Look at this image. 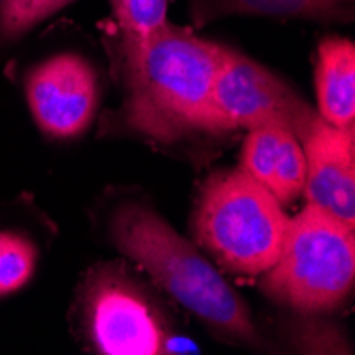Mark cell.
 I'll return each mask as SVG.
<instances>
[{
	"label": "cell",
	"instance_id": "7",
	"mask_svg": "<svg viewBox=\"0 0 355 355\" xmlns=\"http://www.w3.org/2000/svg\"><path fill=\"white\" fill-rule=\"evenodd\" d=\"M26 101L41 132L75 139L92 125L101 87L92 62L79 53H55L26 75Z\"/></svg>",
	"mask_w": 355,
	"mask_h": 355
},
{
	"label": "cell",
	"instance_id": "3",
	"mask_svg": "<svg viewBox=\"0 0 355 355\" xmlns=\"http://www.w3.org/2000/svg\"><path fill=\"white\" fill-rule=\"evenodd\" d=\"M289 217L272 193L243 168L213 173L193 207L196 243L228 272L264 275L281 253Z\"/></svg>",
	"mask_w": 355,
	"mask_h": 355
},
{
	"label": "cell",
	"instance_id": "12",
	"mask_svg": "<svg viewBox=\"0 0 355 355\" xmlns=\"http://www.w3.org/2000/svg\"><path fill=\"white\" fill-rule=\"evenodd\" d=\"M39 249L26 234L0 230V298L19 292L37 272Z\"/></svg>",
	"mask_w": 355,
	"mask_h": 355
},
{
	"label": "cell",
	"instance_id": "6",
	"mask_svg": "<svg viewBox=\"0 0 355 355\" xmlns=\"http://www.w3.org/2000/svg\"><path fill=\"white\" fill-rule=\"evenodd\" d=\"M317 119L319 113L285 79L245 53L225 47L200 132L225 135L281 125L302 139Z\"/></svg>",
	"mask_w": 355,
	"mask_h": 355
},
{
	"label": "cell",
	"instance_id": "8",
	"mask_svg": "<svg viewBox=\"0 0 355 355\" xmlns=\"http://www.w3.org/2000/svg\"><path fill=\"white\" fill-rule=\"evenodd\" d=\"M306 159L302 193L306 205L355 228V135L317 119L300 139Z\"/></svg>",
	"mask_w": 355,
	"mask_h": 355
},
{
	"label": "cell",
	"instance_id": "5",
	"mask_svg": "<svg viewBox=\"0 0 355 355\" xmlns=\"http://www.w3.org/2000/svg\"><path fill=\"white\" fill-rule=\"evenodd\" d=\"M87 345L105 355L198 353L191 340L175 334L153 296L123 268L103 264L85 279L79 296Z\"/></svg>",
	"mask_w": 355,
	"mask_h": 355
},
{
	"label": "cell",
	"instance_id": "2",
	"mask_svg": "<svg viewBox=\"0 0 355 355\" xmlns=\"http://www.w3.org/2000/svg\"><path fill=\"white\" fill-rule=\"evenodd\" d=\"M109 236L123 255L143 266L217 336L257 351L268 349L243 298L162 215L145 205L125 202L109 221Z\"/></svg>",
	"mask_w": 355,
	"mask_h": 355
},
{
	"label": "cell",
	"instance_id": "11",
	"mask_svg": "<svg viewBox=\"0 0 355 355\" xmlns=\"http://www.w3.org/2000/svg\"><path fill=\"white\" fill-rule=\"evenodd\" d=\"M191 9L198 24L228 15L349 21L353 17V0H191Z\"/></svg>",
	"mask_w": 355,
	"mask_h": 355
},
{
	"label": "cell",
	"instance_id": "15",
	"mask_svg": "<svg viewBox=\"0 0 355 355\" xmlns=\"http://www.w3.org/2000/svg\"><path fill=\"white\" fill-rule=\"evenodd\" d=\"M115 15V32L145 35L162 26L166 19V0H111Z\"/></svg>",
	"mask_w": 355,
	"mask_h": 355
},
{
	"label": "cell",
	"instance_id": "9",
	"mask_svg": "<svg viewBox=\"0 0 355 355\" xmlns=\"http://www.w3.org/2000/svg\"><path fill=\"white\" fill-rule=\"evenodd\" d=\"M241 168L264 185L281 205H292L300 198L306 177L302 143L281 125L253 128L243 143Z\"/></svg>",
	"mask_w": 355,
	"mask_h": 355
},
{
	"label": "cell",
	"instance_id": "4",
	"mask_svg": "<svg viewBox=\"0 0 355 355\" xmlns=\"http://www.w3.org/2000/svg\"><path fill=\"white\" fill-rule=\"evenodd\" d=\"M355 228L306 205L289 219L277 262L260 275V289L294 313H330L353 292Z\"/></svg>",
	"mask_w": 355,
	"mask_h": 355
},
{
	"label": "cell",
	"instance_id": "13",
	"mask_svg": "<svg viewBox=\"0 0 355 355\" xmlns=\"http://www.w3.org/2000/svg\"><path fill=\"white\" fill-rule=\"evenodd\" d=\"M289 347L300 353H351L345 332L330 321L321 319V313H298L285 328Z\"/></svg>",
	"mask_w": 355,
	"mask_h": 355
},
{
	"label": "cell",
	"instance_id": "10",
	"mask_svg": "<svg viewBox=\"0 0 355 355\" xmlns=\"http://www.w3.org/2000/svg\"><path fill=\"white\" fill-rule=\"evenodd\" d=\"M317 113L338 128H351L355 119V47L349 39L321 41L315 64Z\"/></svg>",
	"mask_w": 355,
	"mask_h": 355
},
{
	"label": "cell",
	"instance_id": "1",
	"mask_svg": "<svg viewBox=\"0 0 355 355\" xmlns=\"http://www.w3.org/2000/svg\"><path fill=\"white\" fill-rule=\"evenodd\" d=\"M113 67L123 92L119 121L139 137L175 143L200 132L225 47L164 21L145 35L113 37Z\"/></svg>",
	"mask_w": 355,
	"mask_h": 355
},
{
	"label": "cell",
	"instance_id": "14",
	"mask_svg": "<svg viewBox=\"0 0 355 355\" xmlns=\"http://www.w3.org/2000/svg\"><path fill=\"white\" fill-rule=\"evenodd\" d=\"M75 0H0V45H11Z\"/></svg>",
	"mask_w": 355,
	"mask_h": 355
}]
</instances>
